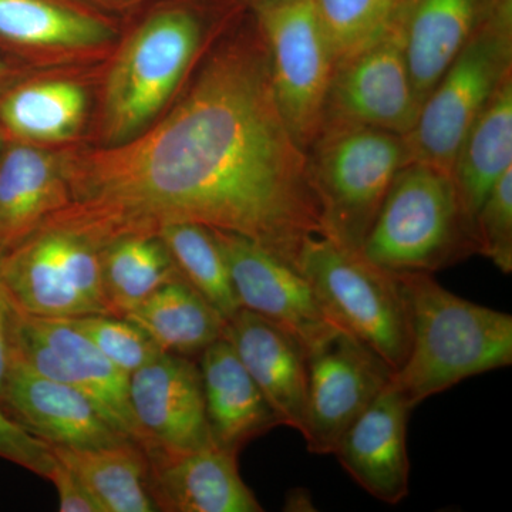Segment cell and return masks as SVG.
I'll list each match as a JSON object with an SVG mask.
<instances>
[{"label": "cell", "instance_id": "obj_1", "mask_svg": "<svg viewBox=\"0 0 512 512\" xmlns=\"http://www.w3.org/2000/svg\"><path fill=\"white\" fill-rule=\"evenodd\" d=\"M70 205L110 237L191 222L251 239L296 266L323 235L309 154L276 104L261 45L220 50L164 120L70 160Z\"/></svg>", "mask_w": 512, "mask_h": 512}, {"label": "cell", "instance_id": "obj_2", "mask_svg": "<svg viewBox=\"0 0 512 512\" xmlns=\"http://www.w3.org/2000/svg\"><path fill=\"white\" fill-rule=\"evenodd\" d=\"M397 274L410 345L393 383L412 409L468 377L511 366V315L460 298L431 274Z\"/></svg>", "mask_w": 512, "mask_h": 512}, {"label": "cell", "instance_id": "obj_3", "mask_svg": "<svg viewBox=\"0 0 512 512\" xmlns=\"http://www.w3.org/2000/svg\"><path fill=\"white\" fill-rule=\"evenodd\" d=\"M113 239L70 205L19 241L0 249V281L16 308L36 318L109 315L101 254Z\"/></svg>", "mask_w": 512, "mask_h": 512}, {"label": "cell", "instance_id": "obj_4", "mask_svg": "<svg viewBox=\"0 0 512 512\" xmlns=\"http://www.w3.org/2000/svg\"><path fill=\"white\" fill-rule=\"evenodd\" d=\"M473 254L474 228L461 207L453 174L430 164L404 165L362 255L387 271L433 274Z\"/></svg>", "mask_w": 512, "mask_h": 512}, {"label": "cell", "instance_id": "obj_5", "mask_svg": "<svg viewBox=\"0 0 512 512\" xmlns=\"http://www.w3.org/2000/svg\"><path fill=\"white\" fill-rule=\"evenodd\" d=\"M308 154L323 237L362 254L394 178L409 164L404 136L349 128L323 134Z\"/></svg>", "mask_w": 512, "mask_h": 512}, {"label": "cell", "instance_id": "obj_6", "mask_svg": "<svg viewBox=\"0 0 512 512\" xmlns=\"http://www.w3.org/2000/svg\"><path fill=\"white\" fill-rule=\"evenodd\" d=\"M511 0H498L421 104L412 130L404 136L409 163L453 173L464 138L501 82L511 73Z\"/></svg>", "mask_w": 512, "mask_h": 512}, {"label": "cell", "instance_id": "obj_7", "mask_svg": "<svg viewBox=\"0 0 512 512\" xmlns=\"http://www.w3.org/2000/svg\"><path fill=\"white\" fill-rule=\"evenodd\" d=\"M201 39L200 22L183 8L154 13L130 36L104 90L107 146L131 140L156 120L183 82Z\"/></svg>", "mask_w": 512, "mask_h": 512}, {"label": "cell", "instance_id": "obj_8", "mask_svg": "<svg viewBox=\"0 0 512 512\" xmlns=\"http://www.w3.org/2000/svg\"><path fill=\"white\" fill-rule=\"evenodd\" d=\"M296 268L342 328L375 349L394 372L400 369L409 352L410 330L397 272L380 268L323 235L305 239Z\"/></svg>", "mask_w": 512, "mask_h": 512}, {"label": "cell", "instance_id": "obj_9", "mask_svg": "<svg viewBox=\"0 0 512 512\" xmlns=\"http://www.w3.org/2000/svg\"><path fill=\"white\" fill-rule=\"evenodd\" d=\"M272 87L286 126L303 150L318 140L335 59L313 0L258 8Z\"/></svg>", "mask_w": 512, "mask_h": 512}, {"label": "cell", "instance_id": "obj_10", "mask_svg": "<svg viewBox=\"0 0 512 512\" xmlns=\"http://www.w3.org/2000/svg\"><path fill=\"white\" fill-rule=\"evenodd\" d=\"M308 394L302 436L313 454H333L340 437L393 379L375 349L339 329L306 353Z\"/></svg>", "mask_w": 512, "mask_h": 512}, {"label": "cell", "instance_id": "obj_11", "mask_svg": "<svg viewBox=\"0 0 512 512\" xmlns=\"http://www.w3.org/2000/svg\"><path fill=\"white\" fill-rule=\"evenodd\" d=\"M419 111L402 39L392 23L375 45L335 67L319 137L349 128L406 136Z\"/></svg>", "mask_w": 512, "mask_h": 512}, {"label": "cell", "instance_id": "obj_12", "mask_svg": "<svg viewBox=\"0 0 512 512\" xmlns=\"http://www.w3.org/2000/svg\"><path fill=\"white\" fill-rule=\"evenodd\" d=\"M16 356L47 379L82 392L117 430L141 446L130 403V376L67 319L19 313Z\"/></svg>", "mask_w": 512, "mask_h": 512}, {"label": "cell", "instance_id": "obj_13", "mask_svg": "<svg viewBox=\"0 0 512 512\" xmlns=\"http://www.w3.org/2000/svg\"><path fill=\"white\" fill-rule=\"evenodd\" d=\"M212 232L227 259L241 308L285 330L306 353L336 330L345 329L296 266L242 235L218 229Z\"/></svg>", "mask_w": 512, "mask_h": 512}, {"label": "cell", "instance_id": "obj_14", "mask_svg": "<svg viewBox=\"0 0 512 512\" xmlns=\"http://www.w3.org/2000/svg\"><path fill=\"white\" fill-rule=\"evenodd\" d=\"M130 403L144 451L188 453L215 446L200 366L163 352L130 375Z\"/></svg>", "mask_w": 512, "mask_h": 512}, {"label": "cell", "instance_id": "obj_15", "mask_svg": "<svg viewBox=\"0 0 512 512\" xmlns=\"http://www.w3.org/2000/svg\"><path fill=\"white\" fill-rule=\"evenodd\" d=\"M0 407L50 446L96 448L131 440L76 387L39 375L18 356Z\"/></svg>", "mask_w": 512, "mask_h": 512}, {"label": "cell", "instance_id": "obj_16", "mask_svg": "<svg viewBox=\"0 0 512 512\" xmlns=\"http://www.w3.org/2000/svg\"><path fill=\"white\" fill-rule=\"evenodd\" d=\"M412 410L392 379L333 451L349 476L386 504L400 503L409 494L407 421Z\"/></svg>", "mask_w": 512, "mask_h": 512}, {"label": "cell", "instance_id": "obj_17", "mask_svg": "<svg viewBox=\"0 0 512 512\" xmlns=\"http://www.w3.org/2000/svg\"><path fill=\"white\" fill-rule=\"evenodd\" d=\"M150 493L158 511L261 512L238 471V454L217 446L170 453L146 451Z\"/></svg>", "mask_w": 512, "mask_h": 512}, {"label": "cell", "instance_id": "obj_18", "mask_svg": "<svg viewBox=\"0 0 512 512\" xmlns=\"http://www.w3.org/2000/svg\"><path fill=\"white\" fill-rule=\"evenodd\" d=\"M498 0H400L393 23L420 107Z\"/></svg>", "mask_w": 512, "mask_h": 512}, {"label": "cell", "instance_id": "obj_19", "mask_svg": "<svg viewBox=\"0 0 512 512\" xmlns=\"http://www.w3.org/2000/svg\"><path fill=\"white\" fill-rule=\"evenodd\" d=\"M222 338L231 343L279 424L302 433L308 363L301 343L274 323L244 308L227 320Z\"/></svg>", "mask_w": 512, "mask_h": 512}, {"label": "cell", "instance_id": "obj_20", "mask_svg": "<svg viewBox=\"0 0 512 512\" xmlns=\"http://www.w3.org/2000/svg\"><path fill=\"white\" fill-rule=\"evenodd\" d=\"M69 158L18 143L0 153V249L28 237L72 201Z\"/></svg>", "mask_w": 512, "mask_h": 512}, {"label": "cell", "instance_id": "obj_21", "mask_svg": "<svg viewBox=\"0 0 512 512\" xmlns=\"http://www.w3.org/2000/svg\"><path fill=\"white\" fill-rule=\"evenodd\" d=\"M198 366L215 446L238 454L249 441L281 426L227 339L208 346Z\"/></svg>", "mask_w": 512, "mask_h": 512}, {"label": "cell", "instance_id": "obj_22", "mask_svg": "<svg viewBox=\"0 0 512 512\" xmlns=\"http://www.w3.org/2000/svg\"><path fill=\"white\" fill-rule=\"evenodd\" d=\"M511 168L512 73L501 82L474 121L451 173L461 207L473 228L474 218L485 198Z\"/></svg>", "mask_w": 512, "mask_h": 512}, {"label": "cell", "instance_id": "obj_23", "mask_svg": "<svg viewBox=\"0 0 512 512\" xmlns=\"http://www.w3.org/2000/svg\"><path fill=\"white\" fill-rule=\"evenodd\" d=\"M124 318L146 330L163 352L200 356L224 336L227 319L184 278L175 279Z\"/></svg>", "mask_w": 512, "mask_h": 512}, {"label": "cell", "instance_id": "obj_24", "mask_svg": "<svg viewBox=\"0 0 512 512\" xmlns=\"http://www.w3.org/2000/svg\"><path fill=\"white\" fill-rule=\"evenodd\" d=\"M50 447L89 488L103 512L158 511L150 493L147 454L137 441L96 448Z\"/></svg>", "mask_w": 512, "mask_h": 512}, {"label": "cell", "instance_id": "obj_25", "mask_svg": "<svg viewBox=\"0 0 512 512\" xmlns=\"http://www.w3.org/2000/svg\"><path fill=\"white\" fill-rule=\"evenodd\" d=\"M183 278L157 232H131L107 242L101 254V284L107 313L124 318L151 293Z\"/></svg>", "mask_w": 512, "mask_h": 512}, {"label": "cell", "instance_id": "obj_26", "mask_svg": "<svg viewBox=\"0 0 512 512\" xmlns=\"http://www.w3.org/2000/svg\"><path fill=\"white\" fill-rule=\"evenodd\" d=\"M87 94L70 80L23 84L0 101V121L26 143H62L79 133Z\"/></svg>", "mask_w": 512, "mask_h": 512}, {"label": "cell", "instance_id": "obj_27", "mask_svg": "<svg viewBox=\"0 0 512 512\" xmlns=\"http://www.w3.org/2000/svg\"><path fill=\"white\" fill-rule=\"evenodd\" d=\"M114 33L103 20L53 0H0V37L43 49H87Z\"/></svg>", "mask_w": 512, "mask_h": 512}, {"label": "cell", "instance_id": "obj_28", "mask_svg": "<svg viewBox=\"0 0 512 512\" xmlns=\"http://www.w3.org/2000/svg\"><path fill=\"white\" fill-rule=\"evenodd\" d=\"M181 276L224 316L239 306L227 259L212 229L191 222H173L157 229Z\"/></svg>", "mask_w": 512, "mask_h": 512}, {"label": "cell", "instance_id": "obj_29", "mask_svg": "<svg viewBox=\"0 0 512 512\" xmlns=\"http://www.w3.org/2000/svg\"><path fill=\"white\" fill-rule=\"evenodd\" d=\"M400 0H313L335 64L375 45L392 26Z\"/></svg>", "mask_w": 512, "mask_h": 512}, {"label": "cell", "instance_id": "obj_30", "mask_svg": "<svg viewBox=\"0 0 512 512\" xmlns=\"http://www.w3.org/2000/svg\"><path fill=\"white\" fill-rule=\"evenodd\" d=\"M67 320L128 376L163 353L146 330L126 318L87 315Z\"/></svg>", "mask_w": 512, "mask_h": 512}, {"label": "cell", "instance_id": "obj_31", "mask_svg": "<svg viewBox=\"0 0 512 512\" xmlns=\"http://www.w3.org/2000/svg\"><path fill=\"white\" fill-rule=\"evenodd\" d=\"M477 254L512 272V168L497 181L474 218Z\"/></svg>", "mask_w": 512, "mask_h": 512}, {"label": "cell", "instance_id": "obj_32", "mask_svg": "<svg viewBox=\"0 0 512 512\" xmlns=\"http://www.w3.org/2000/svg\"><path fill=\"white\" fill-rule=\"evenodd\" d=\"M0 458L40 477H49L57 458L49 443L39 439L0 407Z\"/></svg>", "mask_w": 512, "mask_h": 512}, {"label": "cell", "instance_id": "obj_33", "mask_svg": "<svg viewBox=\"0 0 512 512\" xmlns=\"http://www.w3.org/2000/svg\"><path fill=\"white\" fill-rule=\"evenodd\" d=\"M47 480L55 484L59 495V511L62 512H103L99 501L90 493L79 476L59 460Z\"/></svg>", "mask_w": 512, "mask_h": 512}, {"label": "cell", "instance_id": "obj_34", "mask_svg": "<svg viewBox=\"0 0 512 512\" xmlns=\"http://www.w3.org/2000/svg\"><path fill=\"white\" fill-rule=\"evenodd\" d=\"M19 313V309L16 308L0 281V404H2L10 366L16 356L15 338Z\"/></svg>", "mask_w": 512, "mask_h": 512}, {"label": "cell", "instance_id": "obj_35", "mask_svg": "<svg viewBox=\"0 0 512 512\" xmlns=\"http://www.w3.org/2000/svg\"><path fill=\"white\" fill-rule=\"evenodd\" d=\"M285 511H315L311 494L303 488H296L286 495Z\"/></svg>", "mask_w": 512, "mask_h": 512}, {"label": "cell", "instance_id": "obj_36", "mask_svg": "<svg viewBox=\"0 0 512 512\" xmlns=\"http://www.w3.org/2000/svg\"><path fill=\"white\" fill-rule=\"evenodd\" d=\"M293 2V0H258V8H264V6L281 5V3Z\"/></svg>", "mask_w": 512, "mask_h": 512}, {"label": "cell", "instance_id": "obj_37", "mask_svg": "<svg viewBox=\"0 0 512 512\" xmlns=\"http://www.w3.org/2000/svg\"><path fill=\"white\" fill-rule=\"evenodd\" d=\"M3 73H5V64L0 60V76H2Z\"/></svg>", "mask_w": 512, "mask_h": 512}, {"label": "cell", "instance_id": "obj_38", "mask_svg": "<svg viewBox=\"0 0 512 512\" xmlns=\"http://www.w3.org/2000/svg\"><path fill=\"white\" fill-rule=\"evenodd\" d=\"M3 150V140H2V134H0V153H2Z\"/></svg>", "mask_w": 512, "mask_h": 512}]
</instances>
